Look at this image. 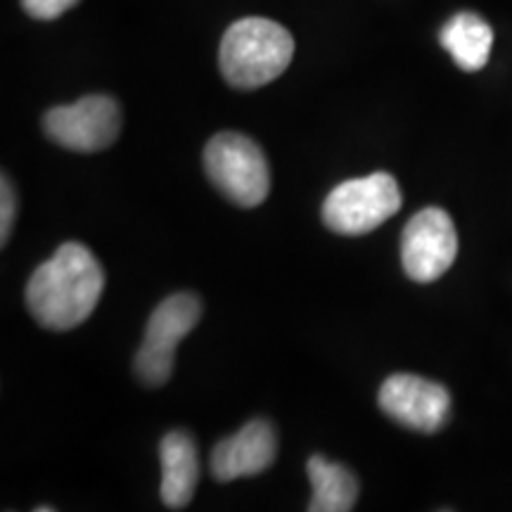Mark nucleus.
<instances>
[{"instance_id":"f257e3e1","label":"nucleus","mask_w":512,"mask_h":512,"mask_svg":"<svg viewBox=\"0 0 512 512\" xmlns=\"http://www.w3.org/2000/svg\"><path fill=\"white\" fill-rule=\"evenodd\" d=\"M105 292V271L88 247L64 242L29 278L27 306L48 330L79 328L91 318Z\"/></svg>"},{"instance_id":"f03ea898","label":"nucleus","mask_w":512,"mask_h":512,"mask_svg":"<svg viewBox=\"0 0 512 512\" xmlns=\"http://www.w3.org/2000/svg\"><path fill=\"white\" fill-rule=\"evenodd\" d=\"M294 57V38L283 24L247 17L230 24L221 41L219 64L233 88L254 91L278 79Z\"/></svg>"},{"instance_id":"7ed1b4c3","label":"nucleus","mask_w":512,"mask_h":512,"mask_svg":"<svg viewBox=\"0 0 512 512\" xmlns=\"http://www.w3.org/2000/svg\"><path fill=\"white\" fill-rule=\"evenodd\" d=\"M204 171L214 188L242 209L259 207L271 190V171L252 138L242 133H219L204 147Z\"/></svg>"},{"instance_id":"20e7f679","label":"nucleus","mask_w":512,"mask_h":512,"mask_svg":"<svg viewBox=\"0 0 512 512\" xmlns=\"http://www.w3.org/2000/svg\"><path fill=\"white\" fill-rule=\"evenodd\" d=\"M401 190L389 174L344 181L323 204V223L337 235H366L401 209Z\"/></svg>"},{"instance_id":"39448f33","label":"nucleus","mask_w":512,"mask_h":512,"mask_svg":"<svg viewBox=\"0 0 512 512\" xmlns=\"http://www.w3.org/2000/svg\"><path fill=\"white\" fill-rule=\"evenodd\" d=\"M202 302L190 292L171 294L152 311L147 320L145 339L136 356V375L147 387L169 382L174 373L176 347L200 323Z\"/></svg>"},{"instance_id":"423d86ee","label":"nucleus","mask_w":512,"mask_h":512,"mask_svg":"<svg viewBox=\"0 0 512 512\" xmlns=\"http://www.w3.org/2000/svg\"><path fill=\"white\" fill-rule=\"evenodd\" d=\"M121 110L110 95H86L74 105L53 107L43 117L46 136L64 150L100 152L119 136Z\"/></svg>"},{"instance_id":"0eeeda50","label":"nucleus","mask_w":512,"mask_h":512,"mask_svg":"<svg viewBox=\"0 0 512 512\" xmlns=\"http://www.w3.org/2000/svg\"><path fill=\"white\" fill-rule=\"evenodd\" d=\"M458 254V233L444 209L418 211L403 228V271L415 283H432L453 266Z\"/></svg>"},{"instance_id":"6e6552de","label":"nucleus","mask_w":512,"mask_h":512,"mask_svg":"<svg viewBox=\"0 0 512 512\" xmlns=\"http://www.w3.org/2000/svg\"><path fill=\"white\" fill-rule=\"evenodd\" d=\"M377 401L384 415L418 432L441 430L451 411L448 389L418 375H392L384 380Z\"/></svg>"},{"instance_id":"1a4fd4ad","label":"nucleus","mask_w":512,"mask_h":512,"mask_svg":"<svg viewBox=\"0 0 512 512\" xmlns=\"http://www.w3.org/2000/svg\"><path fill=\"white\" fill-rule=\"evenodd\" d=\"M278 456V439L271 422L252 420L240 432L219 441L211 451V477L216 482H235L268 470Z\"/></svg>"},{"instance_id":"9d476101","label":"nucleus","mask_w":512,"mask_h":512,"mask_svg":"<svg viewBox=\"0 0 512 512\" xmlns=\"http://www.w3.org/2000/svg\"><path fill=\"white\" fill-rule=\"evenodd\" d=\"M162 460V503L169 510H183L195 496L200 482L197 448L185 432H169L159 444Z\"/></svg>"},{"instance_id":"9b49d317","label":"nucleus","mask_w":512,"mask_h":512,"mask_svg":"<svg viewBox=\"0 0 512 512\" xmlns=\"http://www.w3.org/2000/svg\"><path fill=\"white\" fill-rule=\"evenodd\" d=\"M441 46L465 72H479L489 62L494 31L482 17L472 12H460L441 29Z\"/></svg>"},{"instance_id":"f8f14e48","label":"nucleus","mask_w":512,"mask_h":512,"mask_svg":"<svg viewBox=\"0 0 512 512\" xmlns=\"http://www.w3.org/2000/svg\"><path fill=\"white\" fill-rule=\"evenodd\" d=\"M309 479L313 486L311 512H349L354 510L358 498V479L344 465L330 463L323 456H311Z\"/></svg>"},{"instance_id":"ddd939ff","label":"nucleus","mask_w":512,"mask_h":512,"mask_svg":"<svg viewBox=\"0 0 512 512\" xmlns=\"http://www.w3.org/2000/svg\"><path fill=\"white\" fill-rule=\"evenodd\" d=\"M79 0H22L27 15L34 19H43V22H50V19H57L64 15L67 10H72Z\"/></svg>"},{"instance_id":"4468645a","label":"nucleus","mask_w":512,"mask_h":512,"mask_svg":"<svg viewBox=\"0 0 512 512\" xmlns=\"http://www.w3.org/2000/svg\"><path fill=\"white\" fill-rule=\"evenodd\" d=\"M0 242H8L10 233H12V223H15V207H17V197H15V188L8 181V176H3V183H0Z\"/></svg>"}]
</instances>
